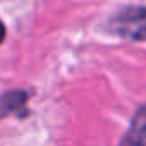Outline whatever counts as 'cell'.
<instances>
[{
	"label": "cell",
	"mask_w": 146,
	"mask_h": 146,
	"mask_svg": "<svg viewBox=\"0 0 146 146\" xmlns=\"http://www.w3.org/2000/svg\"><path fill=\"white\" fill-rule=\"evenodd\" d=\"M5 35H7V29H5V24L0 21V45H2V41L5 40Z\"/></svg>",
	"instance_id": "277c9868"
},
{
	"label": "cell",
	"mask_w": 146,
	"mask_h": 146,
	"mask_svg": "<svg viewBox=\"0 0 146 146\" xmlns=\"http://www.w3.org/2000/svg\"><path fill=\"white\" fill-rule=\"evenodd\" d=\"M119 146H146V105L139 107Z\"/></svg>",
	"instance_id": "3957f363"
},
{
	"label": "cell",
	"mask_w": 146,
	"mask_h": 146,
	"mask_svg": "<svg viewBox=\"0 0 146 146\" xmlns=\"http://www.w3.org/2000/svg\"><path fill=\"white\" fill-rule=\"evenodd\" d=\"M110 31L131 41H146V7L132 5L110 19Z\"/></svg>",
	"instance_id": "6da1fadb"
},
{
	"label": "cell",
	"mask_w": 146,
	"mask_h": 146,
	"mask_svg": "<svg viewBox=\"0 0 146 146\" xmlns=\"http://www.w3.org/2000/svg\"><path fill=\"white\" fill-rule=\"evenodd\" d=\"M29 95L24 90H12L0 95V120L16 113L17 117L28 115Z\"/></svg>",
	"instance_id": "7a4b0ae2"
}]
</instances>
